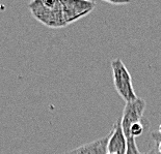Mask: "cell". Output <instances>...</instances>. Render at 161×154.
<instances>
[{
  "label": "cell",
  "mask_w": 161,
  "mask_h": 154,
  "mask_svg": "<svg viewBox=\"0 0 161 154\" xmlns=\"http://www.w3.org/2000/svg\"><path fill=\"white\" fill-rule=\"evenodd\" d=\"M142 154H148V152H146V153H142Z\"/></svg>",
  "instance_id": "12"
},
{
  "label": "cell",
  "mask_w": 161,
  "mask_h": 154,
  "mask_svg": "<svg viewBox=\"0 0 161 154\" xmlns=\"http://www.w3.org/2000/svg\"><path fill=\"white\" fill-rule=\"evenodd\" d=\"M109 138H110V131L103 138L84 144V145L79 146L78 148H75L71 151H68L64 154H107Z\"/></svg>",
  "instance_id": "6"
},
{
  "label": "cell",
  "mask_w": 161,
  "mask_h": 154,
  "mask_svg": "<svg viewBox=\"0 0 161 154\" xmlns=\"http://www.w3.org/2000/svg\"><path fill=\"white\" fill-rule=\"evenodd\" d=\"M145 110H146V101L145 99L140 97H137L134 101L126 104L122 117L119 118L121 119L122 129L125 133L126 138L128 136L130 126L134 124V123L140 122L146 119L143 117Z\"/></svg>",
  "instance_id": "3"
},
{
  "label": "cell",
  "mask_w": 161,
  "mask_h": 154,
  "mask_svg": "<svg viewBox=\"0 0 161 154\" xmlns=\"http://www.w3.org/2000/svg\"><path fill=\"white\" fill-rule=\"evenodd\" d=\"M155 132H156V135H157V136H160V138H161V136L159 135V133H158V132H157V131H155Z\"/></svg>",
  "instance_id": "11"
},
{
  "label": "cell",
  "mask_w": 161,
  "mask_h": 154,
  "mask_svg": "<svg viewBox=\"0 0 161 154\" xmlns=\"http://www.w3.org/2000/svg\"><path fill=\"white\" fill-rule=\"evenodd\" d=\"M108 153L114 154H126L127 151V138L122 129L121 119H118L114 127L110 131V138L107 146Z\"/></svg>",
  "instance_id": "5"
},
{
  "label": "cell",
  "mask_w": 161,
  "mask_h": 154,
  "mask_svg": "<svg viewBox=\"0 0 161 154\" xmlns=\"http://www.w3.org/2000/svg\"><path fill=\"white\" fill-rule=\"evenodd\" d=\"M157 132H158L159 135L161 136V123H160V125H159V128H158V131H157Z\"/></svg>",
  "instance_id": "10"
},
{
  "label": "cell",
  "mask_w": 161,
  "mask_h": 154,
  "mask_svg": "<svg viewBox=\"0 0 161 154\" xmlns=\"http://www.w3.org/2000/svg\"><path fill=\"white\" fill-rule=\"evenodd\" d=\"M106 3H109V4H115V5H123V4H128L129 2L124 1V2H116V1H105Z\"/></svg>",
  "instance_id": "9"
},
{
  "label": "cell",
  "mask_w": 161,
  "mask_h": 154,
  "mask_svg": "<svg viewBox=\"0 0 161 154\" xmlns=\"http://www.w3.org/2000/svg\"><path fill=\"white\" fill-rule=\"evenodd\" d=\"M126 154H142L137 148V144L134 138L127 139V151Z\"/></svg>",
  "instance_id": "8"
},
{
  "label": "cell",
  "mask_w": 161,
  "mask_h": 154,
  "mask_svg": "<svg viewBox=\"0 0 161 154\" xmlns=\"http://www.w3.org/2000/svg\"><path fill=\"white\" fill-rule=\"evenodd\" d=\"M64 8V19L67 25L76 22L83 17L87 16L95 8L94 1H82V0H61Z\"/></svg>",
  "instance_id": "4"
},
{
  "label": "cell",
  "mask_w": 161,
  "mask_h": 154,
  "mask_svg": "<svg viewBox=\"0 0 161 154\" xmlns=\"http://www.w3.org/2000/svg\"><path fill=\"white\" fill-rule=\"evenodd\" d=\"M32 16L50 28L66 27L63 2L59 0H36L28 4Z\"/></svg>",
  "instance_id": "1"
},
{
  "label": "cell",
  "mask_w": 161,
  "mask_h": 154,
  "mask_svg": "<svg viewBox=\"0 0 161 154\" xmlns=\"http://www.w3.org/2000/svg\"><path fill=\"white\" fill-rule=\"evenodd\" d=\"M111 70L114 76V84L118 94L124 99L126 104L134 101L138 96L133 87L131 74L119 58H115L111 61Z\"/></svg>",
  "instance_id": "2"
},
{
  "label": "cell",
  "mask_w": 161,
  "mask_h": 154,
  "mask_svg": "<svg viewBox=\"0 0 161 154\" xmlns=\"http://www.w3.org/2000/svg\"><path fill=\"white\" fill-rule=\"evenodd\" d=\"M107 154H114V153H107Z\"/></svg>",
  "instance_id": "13"
},
{
  "label": "cell",
  "mask_w": 161,
  "mask_h": 154,
  "mask_svg": "<svg viewBox=\"0 0 161 154\" xmlns=\"http://www.w3.org/2000/svg\"><path fill=\"white\" fill-rule=\"evenodd\" d=\"M149 127V121L145 119V120L137 122V123H134L130 126L129 128V132H128V136H127V139L128 138H134L136 139L137 136H142L143 132L146 131V129Z\"/></svg>",
  "instance_id": "7"
}]
</instances>
